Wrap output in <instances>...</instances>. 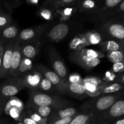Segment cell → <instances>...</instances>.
<instances>
[{
	"label": "cell",
	"mask_w": 124,
	"mask_h": 124,
	"mask_svg": "<svg viewBox=\"0 0 124 124\" xmlns=\"http://www.w3.org/2000/svg\"><path fill=\"white\" fill-rule=\"evenodd\" d=\"M119 98L120 93L117 92L113 94H101L82 104L81 110L84 113L90 114L94 117L109 108Z\"/></svg>",
	"instance_id": "obj_1"
},
{
	"label": "cell",
	"mask_w": 124,
	"mask_h": 124,
	"mask_svg": "<svg viewBox=\"0 0 124 124\" xmlns=\"http://www.w3.org/2000/svg\"><path fill=\"white\" fill-rule=\"evenodd\" d=\"M29 104L38 107H49L56 110L68 107L70 103L57 96L50 95L36 90H30Z\"/></svg>",
	"instance_id": "obj_2"
},
{
	"label": "cell",
	"mask_w": 124,
	"mask_h": 124,
	"mask_svg": "<svg viewBox=\"0 0 124 124\" xmlns=\"http://www.w3.org/2000/svg\"><path fill=\"white\" fill-rule=\"evenodd\" d=\"M36 69L37 71H39L44 78L48 80L53 85L56 90L58 91L59 93L62 94L65 93V88L67 82L64 81L56 73L52 70H48L44 65H38L36 67Z\"/></svg>",
	"instance_id": "obj_3"
},
{
	"label": "cell",
	"mask_w": 124,
	"mask_h": 124,
	"mask_svg": "<svg viewBox=\"0 0 124 124\" xmlns=\"http://www.w3.org/2000/svg\"><path fill=\"white\" fill-rule=\"evenodd\" d=\"M124 114V101L122 99H119L114 103L109 108L102 112L93 118H97L102 121L116 119L122 117Z\"/></svg>",
	"instance_id": "obj_4"
},
{
	"label": "cell",
	"mask_w": 124,
	"mask_h": 124,
	"mask_svg": "<svg viewBox=\"0 0 124 124\" xmlns=\"http://www.w3.org/2000/svg\"><path fill=\"white\" fill-rule=\"evenodd\" d=\"M25 88L20 79L8 81L0 85V94L6 101L12 97L15 96L21 90Z\"/></svg>",
	"instance_id": "obj_5"
},
{
	"label": "cell",
	"mask_w": 124,
	"mask_h": 124,
	"mask_svg": "<svg viewBox=\"0 0 124 124\" xmlns=\"http://www.w3.org/2000/svg\"><path fill=\"white\" fill-rule=\"evenodd\" d=\"M15 41L7 42L4 44L3 56H2V62L0 67V79L6 78L9 73Z\"/></svg>",
	"instance_id": "obj_6"
},
{
	"label": "cell",
	"mask_w": 124,
	"mask_h": 124,
	"mask_svg": "<svg viewBox=\"0 0 124 124\" xmlns=\"http://www.w3.org/2000/svg\"><path fill=\"white\" fill-rule=\"evenodd\" d=\"M49 57L54 72L64 81L67 82V70L66 66L54 47H52L50 48Z\"/></svg>",
	"instance_id": "obj_7"
},
{
	"label": "cell",
	"mask_w": 124,
	"mask_h": 124,
	"mask_svg": "<svg viewBox=\"0 0 124 124\" xmlns=\"http://www.w3.org/2000/svg\"><path fill=\"white\" fill-rule=\"evenodd\" d=\"M70 59L75 64L87 70L93 69L101 63V59L88 58L80 53L78 51H73L70 54Z\"/></svg>",
	"instance_id": "obj_8"
},
{
	"label": "cell",
	"mask_w": 124,
	"mask_h": 124,
	"mask_svg": "<svg viewBox=\"0 0 124 124\" xmlns=\"http://www.w3.org/2000/svg\"><path fill=\"white\" fill-rule=\"evenodd\" d=\"M42 78L43 76L39 71L33 70L26 73L20 79L25 88H29L30 90L38 91Z\"/></svg>",
	"instance_id": "obj_9"
},
{
	"label": "cell",
	"mask_w": 124,
	"mask_h": 124,
	"mask_svg": "<svg viewBox=\"0 0 124 124\" xmlns=\"http://www.w3.org/2000/svg\"><path fill=\"white\" fill-rule=\"evenodd\" d=\"M22 54L21 52V42L16 39L15 42L11 67L10 69L8 75L13 78H16L18 76V70Z\"/></svg>",
	"instance_id": "obj_10"
},
{
	"label": "cell",
	"mask_w": 124,
	"mask_h": 124,
	"mask_svg": "<svg viewBox=\"0 0 124 124\" xmlns=\"http://www.w3.org/2000/svg\"><path fill=\"white\" fill-rule=\"evenodd\" d=\"M40 42L38 41L21 43L22 57L31 59L35 58L39 50Z\"/></svg>",
	"instance_id": "obj_11"
},
{
	"label": "cell",
	"mask_w": 124,
	"mask_h": 124,
	"mask_svg": "<svg viewBox=\"0 0 124 124\" xmlns=\"http://www.w3.org/2000/svg\"><path fill=\"white\" fill-rule=\"evenodd\" d=\"M19 29L16 25L10 24L5 29L0 30V42L4 44L15 41L19 35Z\"/></svg>",
	"instance_id": "obj_12"
},
{
	"label": "cell",
	"mask_w": 124,
	"mask_h": 124,
	"mask_svg": "<svg viewBox=\"0 0 124 124\" xmlns=\"http://www.w3.org/2000/svg\"><path fill=\"white\" fill-rule=\"evenodd\" d=\"M65 93L78 99H84L88 96L82 83H69L65 88Z\"/></svg>",
	"instance_id": "obj_13"
},
{
	"label": "cell",
	"mask_w": 124,
	"mask_h": 124,
	"mask_svg": "<svg viewBox=\"0 0 124 124\" xmlns=\"http://www.w3.org/2000/svg\"><path fill=\"white\" fill-rule=\"evenodd\" d=\"M78 114V112L76 108L68 107L64 108H61L53 111L47 119V122H52V121H56L60 119L65 118V117H74Z\"/></svg>",
	"instance_id": "obj_14"
},
{
	"label": "cell",
	"mask_w": 124,
	"mask_h": 124,
	"mask_svg": "<svg viewBox=\"0 0 124 124\" xmlns=\"http://www.w3.org/2000/svg\"><path fill=\"white\" fill-rule=\"evenodd\" d=\"M69 31V27L67 24L61 23L53 27L48 32L50 39L55 42L63 39Z\"/></svg>",
	"instance_id": "obj_15"
},
{
	"label": "cell",
	"mask_w": 124,
	"mask_h": 124,
	"mask_svg": "<svg viewBox=\"0 0 124 124\" xmlns=\"http://www.w3.org/2000/svg\"><path fill=\"white\" fill-rule=\"evenodd\" d=\"M42 28H28L25 29L19 32L17 40L21 43L30 42L36 39V38L41 33Z\"/></svg>",
	"instance_id": "obj_16"
},
{
	"label": "cell",
	"mask_w": 124,
	"mask_h": 124,
	"mask_svg": "<svg viewBox=\"0 0 124 124\" xmlns=\"http://www.w3.org/2000/svg\"><path fill=\"white\" fill-rule=\"evenodd\" d=\"M88 46L90 45L85 34H80L75 36L69 44V48L73 51H78L84 49Z\"/></svg>",
	"instance_id": "obj_17"
},
{
	"label": "cell",
	"mask_w": 124,
	"mask_h": 124,
	"mask_svg": "<svg viewBox=\"0 0 124 124\" xmlns=\"http://www.w3.org/2000/svg\"><path fill=\"white\" fill-rule=\"evenodd\" d=\"M109 35L116 39L123 41L124 39V27L123 25L118 23H114L107 27Z\"/></svg>",
	"instance_id": "obj_18"
},
{
	"label": "cell",
	"mask_w": 124,
	"mask_h": 124,
	"mask_svg": "<svg viewBox=\"0 0 124 124\" xmlns=\"http://www.w3.org/2000/svg\"><path fill=\"white\" fill-rule=\"evenodd\" d=\"M100 47L104 51L107 52L113 51H123L124 44L120 42L113 40H109L106 41H102L100 44Z\"/></svg>",
	"instance_id": "obj_19"
},
{
	"label": "cell",
	"mask_w": 124,
	"mask_h": 124,
	"mask_svg": "<svg viewBox=\"0 0 124 124\" xmlns=\"http://www.w3.org/2000/svg\"><path fill=\"white\" fill-rule=\"evenodd\" d=\"M12 108H15L19 111L22 112L24 108V105L20 99H18L17 97L13 96L10 98L6 102L4 107L3 111L5 113V114L7 115L9 110Z\"/></svg>",
	"instance_id": "obj_20"
},
{
	"label": "cell",
	"mask_w": 124,
	"mask_h": 124,
	"mask_svg": "<svg viewBox=\"0 0 124 124\" xmlns=\"http://www.w3.org/2000/svg\"><path fill=\"white\" fill-rule=\"evenodd\" d=\"M29 108H30V110H31L37 113L42 118L47 119H48L52 112L54 111V109L49 107H38L31 105L30 104H29Z\"/></svg>",
	"instance_id": "obj_21"
},
{
	"label": "cell",
	"mask_w": 124,
	"mask_h": 124,
	"mask_svg": "<svg viewBox=\"0 0 124 124\" xmlns=\"http://www.w3.org/2000/svg\"><path fill=\"white\" fill-rule=\"evenodd\" d=\"M123 88L124 84H122L121 82H115L110 84H105L102 90L101 94H113L122 90Z\"/></svg>",
	"instance_id": "obj_22"
},
{
	"label": "cell",
	"mask_w": 124,
	"mask_h": 124,
	"mask_svg": "<svg viewBox=\"0 0 124 124\" xmlns=\"http://www.w3.org/2000/svg\"><path fill=\"white\" fill-rule=\"evenodd\" d=\"M82 84L84 86L87 95L92 98L101 95L102 93V90L104 87H98V86L90 84L87 83V82H82Z\"/></svg>",
	"instance_id": "obj_23"
},
{
	"label": "cell",
	"mask_w": 124,
	"mask_h": 124,
	"mask_svg": "<svg viewBox=\"0 0 124 124\" xmlns=\"http://www.w3.org/2000/svg\"><path fill=\"white\" fill-rule=\"evenodd\" d=\"M33 68V64L31 59L22 57L18 70V76L23 73H26L31 71Z\"/></svg>",
	"instance_id": "obj_24"
},
{
	"label": "cell",
	"mask_w": 124,
	"mask_h": 124,
	"mask_svg": "<svg viewBox=\"0 0 124 124\" xmlns=\"http://www.w3.org/2000/svg\"><path fill=\"white\" fill-rule=\"evenodd\" d=\"M93 119V115L87 113H79L76 115L69 124H87Z\"/></svg>",
	"instance_id": "obj_25"
},
{
	"label": "cell",
	"mask_w": 124,
	"mask_h": 124,
	"mask_svg": "<svg viewBox=\"0 0 124 124\" xmlns=\"http://www.w3.org/2000/svg\"><path fill=\"white\" fill-rule=\"evenodd\" d=\"M78 52L88 58H93V59H100L101 58L105 57V54L102 52L93 49H90V48H84V49L78 50Z\"/></svg>",
	"instance_id": "obj_26"
},
{
	"label": "cell",
	"mask_w": 124,
	"mask_h": 124,
	"mask_svg": "<svg viewBox=\"0 0 124 124\" xmlns=\"http://www.w3.org/2000/svg\"><path fill=\"white\" fill-rule=\"evenodd\" d=\"M89 45L99 44L102 42V36L99 33L96 31H89L85 34Z\"/></svg>",
	"instance_id": "obj_27"
},
{
	"label": "cell",
	"mask_w": 124,
	"mask_h": 124,
	"mask_svg": "<svg viewBox=\"0 0 124 124\" xmlns=\"http://www.w3.org/2000/svg\"><path fill=\"white\" fill-rule=\"evenodd\" d=\"M107 58L113 63L124 62L123 51H113L107 52Z\"/></svg>",
	"instance_id": "obj_28"
},
{
	"label": "cell",
	"mask_w": 124,
	"mask_h": 124,
	"mask_svg": "<svg viewBox=\"0 0 124 124\" xmlns=\"http://www.w3.org/2000/svg\"><path fill=\"white\" fill-rule=\"evenodd\" d=\"M55 90L53 85L49 82L45 78H42L41 82H40L38 90L39 92H43V93H50L53 90Z\"/></svg>",
	"instance_id": "obj_29"
},
{
	"label": "cell",
	"mask_w": 124,
	"mask_h": 124,
	"mask_svg": "<svg viewBox=\"0 0 124 124\" xmlns=\"http://www.w3.org/2000/svg\"><path fill=\"white\" fill-rule=\"evenodd\" d=\"M76 1L75 0H58V1H50L51 6H53L54 8H60L61 7H67L72 6L76 3Z\"/></svg>",
	"instance_id": "obj_30"
},
{
	"label": "cell",
	"mask_w": 124,
	"mask_h": 124,
	"mask_svg": "<svg viewBox=\"0 0 124 124\" xmlns=\"http://www.w3.org/2000/svg\"><path fill=\"white\" fill-rule=\"evenodd\" d=\"M12 18L9 14L5 13L0 14V30L12 24Z\"/></svg>",
	"instance_id": "obj_31"
},
{
	"label": "cell",
	"mask_w": 124,
	"mask_h": 124,
	"mask_svg": "<svg viewBox=\"0 0 124 124\" xmlns=\"http://www.w3.org/2000/svg\"><path fill=\"white\" fill-rule=\"evenodd\" d=\"M82 82H87L94 85L98 86V87H104L105 84L102 82L99 78L95 77V76H89L84 79H82Z\"/></svg>",
	"instance_id": "obj_32"
},
{
	"label": "cell",
	"mask_w": 124,
	"mask_h": 124,
	"mask_svg": "<svg viewBox=\"0 0 124 124\" xmlns=\"http://www.w3.org/2000/svg\"><path fill=\"white\" fill-rule=\"evenodd\" d=\"M81 8L85 10H93L96 8V2L92 0H85L81 2V5H79Z\"/></svg>",
	"instance_id": "obj_33"
},
{
	"label": "cell",
	"mask_w": 124,
	"mask_h": 124,
	"mask_svg": "<svg viewBox=\"0 0 124 124\" xmlns=\"http://www.w3.org/2000/svg\"><path fill=\"white\" fill-rule=\"evenodd\" d=\"M29 117L30 119L33 120L36 122L38 123L39 124H47V118H42V117L38 115L34 111L31 110H29Z\"/></svg>",
	"instance_id": "obj_34"
},
{
	"label": "cell",
	"mask_w": 124,
	"mask_h": 124,
	"mask_svg": "<svg viewBox=\"0 0 124 124\" xmlns=\"http://www.w3.org/2000/svg\"><path fill=\"white\" fill-rule=\"evenodd\" d=\"M67 82L69 83H82V78L79 74L75 73L69 76Z\"/></svg>",
	"instance_id": "obj_35"
},
{
	"label": "cell",
	"mask_w": 124,
	"mask_h": 124,
	"mask_svg": "<svg viewBox=\"0 0 124 124\" xmlns=\"http://www.w3.org/2000/svg\"><path fill=\"white\" fill-rule=\"evenodd\" d=\"M124 62H121L114 63L112 67V72L114 73H124Z\"/></svg>",
	"instance_id": "obj_36"
},
{
	"label": "cell",
	"mask_w": 124,
	"mask_h": 124,
	"mask_svg": "<svg viewBox=\"0 0 124 124\" xmlns=\"http://www.w3.org/2000/svg\"><path fill=\"white\" fill-rule=\"evenodd\" d=\"M40 16L46 20H50L53 17V13H52V10L45 8V9L41 10L40 12Z\"/></svg>",
	"instance_id": "obj_37"
},
{
	"label": "cell",
	"mask_w": 124,
	"mask_h": 124,
	"mask_svg": "<svg viewBox=\"0 0 124 124\" xmlns=\"http://www.w3.org/2000/svg\"><path fill=\"white\" fill-rule=\"evenodd\" d=\"M75 117V116H74ZM74 117H69L65 118L60 119L56 121H52V122H47V124H69L73 119Z\"/></svg>",
	"instance_id": "obj_38"
},
{
	"label": "cell",
	"mask_w": 124,
	"mask_h": 124,
	"mask_svg": "<svg viewBox=\"0 0 124 124\" xmlns=\"http://www.w3.org/2000/svg\"><path fill=\"white\" fill-rule=\"evenodd\" d=\"M21 113V112L19 111L18 110H17L16 108H11L10 110H9V111H8V115H9V116H11L12 118H13L14 119L16 120L17 121V120L19 119V117H20Z\"/></svg>",
	"instance_id": "obj_39"
},
{
	"label": "cell",
	"mask_w": 124,
	"mask_h": 124,
	"mask_svg": "<svg viewBox=\"0 0 124 124\" xmlns=\"http://www.w3.org/2000/svg\"><path fill=\"white\" fill-rule=\"evenodd\" d=\"M122 0H106L105 1V6L108 8H114L119 4Z\"/></svg>",
	"instance_id": "obj_40"
},
{
	"label": "cell",
	"mask_w": 124,
	"mask_h": 124,
	"mask_svg": "<svg viewBox=\"0 0 124 124\" xmlns=\"http://www.w3.org/2000/svg\"><path fill=\"white\" fill-rule=\"evenodd\" d=\"M73 10L72 8L67 7L62 10V11L61 12V14L62 15V16L63 18H65V19H66L67 18L70 16L72 15Z\"/></svg>",
	"instance_id": "obj_41"
},
{
	"label": "cell",
	"mask_w": 124,
	"mask_h": 124,
	"mask_svg": "<svg viewBox=\"0 0 124 124\" xmlns=\"http://www.w3.org/2000/svg\"><path fill=\"white\" fill-rule=\"evenodd\" d=\"M116 75L112 71H107L105 73V79L107 81H113L116 78Z\"/></svg>",
	"instance_id": "obj_42"
},
{
	"label": "cell",
	"mask_w": 124,
	"mask_h": 124,
	"mask_svg": "<svg viewBox=\"0 0 124 124\" xmlns=\"http://www.w3.org/2000/svg\"><path fill=\"white\" fill-rule=\"evenodd\" d=\"M23 124H39L37 122H36L35 121H34L33 120H32L31 119H30V117H25L23 119Z\"/></svg>",
	"instance_id": "obj_43"
},
{
	"label": "cell",
	"mask_w": 124,
	"mask_h": 124,
	"mask_svg": "<svg viewBox=\"0 0 124 124\" xmlns=\"http://www.w3.org/2000/svg\"><path fill=\"white\" fill-rule=\"evenodd\" d=\"M4 48V44L2 42H0V67H1V62H2V56H3Z\"/></svg>",
	"instance_id": "obj_44"
},
{
	"label": "cell",
	"mask_w": 124,
	"mask_h": 124,
	"mask_svg": "<svg viewBox=\"0 0 124 124\" xmlns=\"http://www.w3.org/2000/svg\"><path fill=\"white\" fill-rule=\"evenodd\" d=\"M6 103V101L2 98V96H1V94H0V108H1V109H2V110L4 109V107Z\"/></svg>",
	"instance_id": "obj_45"
},
{
	"label": "cell",
	"mask_w": 124,
	"mask_h": 124,
	"mask_svg": "<svg viewBox=\"0 0 124 124\" xmlns=\"http://www.w3.org/2000/svg\"><path fill=\"white\" fill-rule=\"evenodd\" d=\"M27 2L30 4L36 5L39 3V1L38 0H30V1H27Z\"/></svg>",
	"instance_id": "obj_46"
},
{
	"label": "cell",
	"mask_w": 124,
	"mask_h": 124,
	"mask_svg": "<svg viewBox=\"0 0 124 124\" xmlns=\"http://www.w3.org/2000/svg\"><path fill=\"white\" fill-rule=\"evenodd\" d=\"M115 124H124V119L123 117H121V119L119 118V119L117 120V121L115 122Z\"/></svg>",
	"instance_id": "obj_47"
},
{
	"label": "cell",
	"mask_w": 124,
	"mask_h": 124,
	"mask_svg": "<svg viewBox=\"0 0 124 124\" xmlns=\"http://www.w3.org/2000/svg\"><path fill=\"white\" fill-rule=\"evenodd\" d=\"M119 8L121 10V11L124 12V1L122 0V2L119 4Z\"/></svg>",
	"instance_id": "obj_48"
},
{
	"label": "cell",
	"mask_w": 124,
	"mask_h": 124,
	"mask_svg": "<svg viewBox=\"0 0 124 124\" xmlns=\"http://www.w3.org/2000/svg\"><path fill=\"white\" fill-rule=\"evenodd\" d=\"M2 111H3V110H2V109H1V108H0V117H1V114H2Z\"/></svg>",
	"instance_id": "obj_49"
},
{
	"label": "cell",
	"mask_w": 124,
	"mask_h": 124,
	"mask_svg": "<svg viewBox=\"0 0 124 124\" xmlns=\"http://www.w3.org/2000/svg\"><path fill=\"white\" fill-rule=\"evenodd\" d=\"M4 13V11L2 10V9H1V8H0V14H1V13Z\"/></svg>",
	"instance_id": "obj_50"
},
{
	"label": "cell",
	"mask_w": 124,
	"mask_h": 124,
	"mask_svg": "<svg viewBox=\"0 0 124 124\" xmlns=\"http://www.w3.org/2000/svg\"><path fill=\"white\" fill-rule=\"evenodd\" d=\"M18 124H23L21 123V122H19V123H18Z\"/></svg>",
	"instance_id": "obj_51"
}]
</instances>
